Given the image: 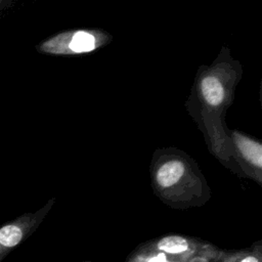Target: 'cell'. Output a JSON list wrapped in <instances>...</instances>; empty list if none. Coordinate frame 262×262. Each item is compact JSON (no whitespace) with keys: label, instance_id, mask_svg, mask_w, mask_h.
<instances>
[{"label":"cell","instance_id":"1","mask_svg":"<svg viewBox=\"0 0 262 262\" xmlns=\"http://www.w3.org/2000/svg\"><path fill=\"white\" fill-rule=\"evenodd\" d=\"M242 66L223 47L210 66H202L194 79L186 108L202 131L212 155L222 165L237 173L232 159L224 117L242 77Z\"/></svg>","mask_w":262,"mask_h":262},{"label":"cell","instance_id":"2","mask_svg":"<svg viewBox=\"0 0 262 262\" xmlns=\"http://www.w3.org/2000/svg\"><path fill=\"white\" fill-rule=\"evenodd\" d=\"M149 172L154 193L170 208L201 207L212 195L198 163L176 147L157 149Z\"/></svg>","mask_w":262,"mask_h":262},{"label":"cell","instance_id":"3","mask_svg":"<svg viewBox=\"0 0 262 262\" xmlns=\"http://www.w3.org/2000/svg\"><path fill=\"white\" fill-rule=\"evenodd\" d=\"M145 244L178 262H220L229 252L208 241L183 234H166Z\"/></svg>","mask_w":262,"mask_h":262},{"label":"cell","instance_id":"4","mask_svg":"<svg viewBox=\"0 0 262 262\" xmlns=\"http://www.w3.org/2000/svg\"><path fill=\"white\" fill-rule=\"evenodd\" d=\"M111 40V35L99 29L69 30L41 41L36 45V50L49 55H74L92 52Z\"/></svg>","mask_w":262,"mask_h":262},{"label":"cell","instance_id":"5","mask_svg":"<svg viewBox=\"0 0 262 262\" xmlns=\"http://www.w3.org/2000/svg\"><path fill=\"white\" fill-rule=\"evenodd\" d=\"M233 162L238 175L249 177L262 185V144L237 130H226Z\"/></svg>","mask_w":262,"mask_h":262},{"label":"cell","instance_id":"6","mask_svg":"<svg viewBox=\"0 0 262 262\" xmlns=\"http://www.w3.org/2000/svg\"><path fill=\"white\" fill-rule=\"evenodd\" d=\"M54 203L55 198H52L38 211L25 213L0 228V258L38 228Z\"/></svg>","mask_w":262,"mask_h":262},{"label":"cell","instance_id":"7","mask_svg":"<svg viewBox=\"0 0 262 262\" xmlns=\"http://www.w3.org/2000/svg\"><path fill=\"white\" fill-rule=\"evenodd\" d=\"M125 262H178L174 258L157 251L144 243L138 245L126 258Z\"/></svg>","mask_w":262,"mask_h":262},{"label":"cell","instance_id":"8","mask_svg":"<svg viewBox=\"0 0 262 262\" xmlns=\"http://www.w3.org/2000/svg\"><path fill=\"white\" fill-rule=\"evenodd\" d=\"M220 262H262V241L247 249L229 251Z\"/></svg>","mask_w":262,"mask_h":262},{"label":"cell","instance_id":"9","mask_svg":"<svg viewBox=\"0 0 262 262\" xmlns=\"http://www.w3.org/2000/svg\"><path fill=\"white\" fill-rule=\"evenodd\" d=\"M14 5L13 0H0V17Z\"/></svg>","mask_w":262,"mask_h":262},{"label":"cell","instance_id":"10","mask_svg":"<svg viewBox=\"0 0 262 262\" xmlns=\"http://www.w3.org/2000/svg\"><path fill=\"white\" fill-rule=\"evenodd\" d=\"M80 262H92V261H90V260H85V261H80Z\"/></svg>","mask_w":262,"mask_h":262}]
</instances>
